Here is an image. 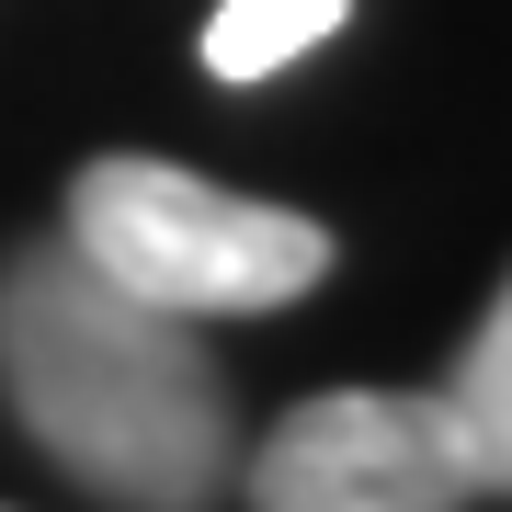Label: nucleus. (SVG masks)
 <instances>
[{"label": "nucleus", "instance_id": "obj_2", "mask_svg": "<svg viewBox=\"0 0 512 512\" xmlns=\"http://www.w3.org/2000/svg\"><path fill=\"white\" fill-rule=\"evenodd\" d=\"M69 251L114 274L126 296L171 319H251V308H296L330 274V228L296 217V205L228 194L205 171L171 160H92L69 183Z\"/></svg>", "mask_w": 512, "mask_h": 512}, {"label": "nucleus", "instance_id": "obj_1", "mask_svg": "<svg viewBox=\"0 0 512 512\" xmlns=\"http://www.w3.org/2000/svg\"><path fill=\"white\" fill-rule=\"evenodd\" d=\"M0 399L114 512H205L239 478L228 376L194 319L126 296L69 239L0 274Z\"/></svg>", "mask_w": 512, "mask_h": 512}, {"label": "nucleus", "instance_id": "obj_4", "mask_svg": "<svg viewBox=\"0 0 512 512\" xmlns=\"http://www.w3.org/2000/svg\"><path fill=\"white\" fill-rule=\"evenodd\" d=\"M433 399H444V421H456V444H467L478 501H490V490H512V285L490 296V319L467 330L456 376H444Z\"/></svg>", "mask_w": 512, "mask_h": 512}, {"label": "nucleus", "instance_id": "obj_5", "mask_svg": "<svg viewBox=\"0 0 512 512\" xmlns=\"http://www.w3.org/2000/svg\"><path fill=\"white\" fill-rule=\"evenodd\" d=\"M342 12H353V0H217V23H205V69H217V80H274L319 35H342Z\"/></svg>", "mask_w": 512, "mask_h": 512}, {"label": "nucleus", "instance_id": "obj_3", "mask_svg": "<svg viewBox=\"0 0 512 512\" xmlns=\"http://www.w3.org/2000/svg\"><path fill=\"white\" fill-rule=\"evenodd\" d=\"M239 490L251 512H456L478 478L433 387H330L274 421Z\"/></svg>", "mask_w": 512, "mask_h": 512}]
</instances>
